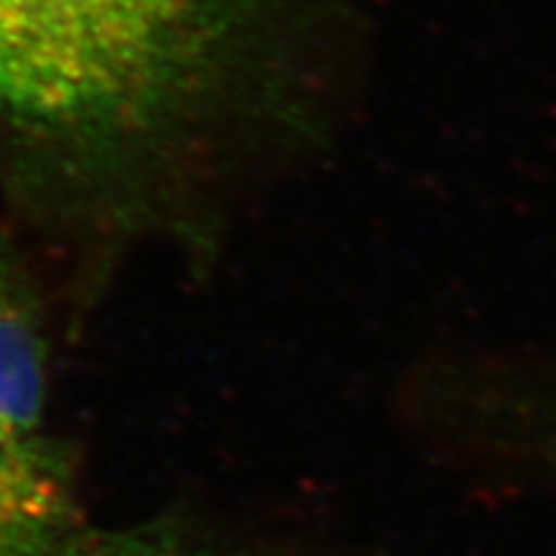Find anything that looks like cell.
Here are the masks:
<instances>
[{
  "label": "cell",
  "instance_id": "cell-1",
  "mask_svg": "<svg viewBox=\"0 0 556 556\" xmlns=\"http://www.w3.org/2000/svg\"><path fill=\"white\" fill-rule=\"evenodd\" d=\"M309 0H0V127L111 163L170 150Z\"/></svg>",
  "mask_w": 556,
  "mask_h": 556
},
{
  "label": "cell",
  "instance_id": "cell-2",
  "mask_svg": "<svg viewBox=\"0 0 556 556\" xmlns=\"http://www.w3.org/2000/svg\"><path fill=\"white\" fill-rule=\"evenodd\" d=\"M50 371L45 289L16 242L0 235V433L47 428Z\"/></svg>",
  "mask_w": 556,
  "mask_h": 556
},
{
  "label": "cell",
  "instance_id": "cell-3",
  "mask_svg": "<svg viewBox=\"0 0 556 556\" xmlns=\"http://www.w3.org/2000/svg\"><path fill=\"white\" fill-rule=\"evenodd\" d=\"M80 454L50 430L0 433V544L86 523Z\"/></svg>",
  "mask_w": 556,
  "mask_h": 556
},
{
  "label": "cell",
  "instance_id": "cell-4",
  "mask_svg": "<svg viewBox=\"0 0 556 556\" xmlns=\"http://www.w3.org/2000/svg\"><path fill=\"white\" fill-rule=\"evenodd\" d=\"M0 556H255L186 510L160 513L129 526L78 523L50 536L0 544Z\"/></svg>",
  "mask_w": 556,
  "mask_h": 556
}]
</instances>
